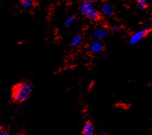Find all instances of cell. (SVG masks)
Here are the masks:
<instances>
[{
	"instance_id": "cell-9",
	"label": "cell",
	"mask_w": 152,
	"mask_h": 135,
	"mask_svg": "<svg viewBox=\"0 0 152 135\" xmlns=\"http://www.w3.org/2000/svg\"><path fill=\"white\" fill-rule=\"evenodd\" d=\"M102 12L105 15H110L113 13V10H112V8L108 5H105L104 6V7L102 8Z\"/></svg>"
},
{
	"instance_id": "cell-8",
	"label": "cell",
	"mask_w": 152,
	"mask_h": 135,
	"mask_svg": "<svg viewBox=\"0 0 152 135\" xmlns=\"http://www.w3.org/2000/svg\"><path fill=\"white\" fill-rule=\"evenodd\" d=\"M21 4L23 8L28 9V8H30L31 6H33L34 1L33 0H21Z\"/></svg>"
},
{
	"instance_id": "cell-7",
	"label": "cell",
	"mask_w": 152,
	"mask_h": 135,
	"mask_svg": "<svg viewBox=\"0 0 152 135\" xmlns=\"http://www.w3.org/2000/svg\"><path fill=\"white\" fill-rule=\"evenodd\" d=\"M81 41H82V36H81L80 35H76L75 36L72 38L70 45L72 47H76V46H77L80 43Z\"/></svg>"
},
{
	"instance_id": "cell-13",
	"label": "cell",
	"mask_w": 152,
	"mask_h": 135,
	"mask_svg": "<svg viewBox=\"0 0 152 135\" xmlns=\"http://www.w3.org/2000/svg\"><path fill=\"white\" fill-rule=\"evenodd\" d=\"M85 2H90V3H93L94 2H95V0H85Z\"/></svg>"
},
{
	"instance_id": "cell-16",
	"label": "cell",
	"mask_w": 152,
	"mask_h": 135,
	"mask_svg": "<svg viewBox=\"0 0 152 135\" xmlns=\"http://www.w3.org/2000/svg\"><path fill=\"white\" fill-rule=\"evenodd\" d=\"M151 26H152V19H151Z\"/></svg>"
},
{
	"instance_id": "cell-12",
	"label": "cell",
	"mask_w": 152,
	"mask_h": 135,
	"mask_svg": "<svg viewBox=\"0 0 152 135\" xmlns=\"http://www.w3.org/2000/svg\"><path fill=\"white\" fill-rule=\"evenodd\" d=\"M0 135H10V134L8 133L5 130H0Z\"/></svg>"
},
{
	"instance_id": "cell-1",
	"label": "cell",
	"mask_w": 152,
	"mask_h": 135,
	"mask_svg": "<svg viewBox=\"0 0 152 135\" xmlns=\"http://www.w3.org/2000/svg\"><path fill=\"white\" fill-rule=\"evenodd\" d=\"M33 91L32 84L29 82H22L14 86L12 89V98L16 102L26 101Z\"/></svg>"
},
{
	"instance_id": "cell-5",
	"label": "cell",
	"mask_w": 152,
	"mask_h": 135,
	"mask_svg": "<svg viewBox=\"0 0 152 135\" xmlns=\"http://www.w3.org/2000/svg\"><path fill=\"white\" fill-rule=\"evenodd\" d=\"M90 49L93 53L97 54L100 53L104 49V44L100 39H94L91 42L90 45Z\"/></svg>"
},
{
	"instance_id": "cell-15",
	"label": "cell",
	"mask_w": 152,
	"mask_h": 135,
	"mask_svg": "<svg viewBox=\"0 0 152 135\" xmlns=\"http://www.w3.org/2000/svg\"><path fill=\"white\" fill-rule=\"evenodd\" d=\"M98 135H107V134L105 133V132H101V133L99 134Z\"/></svg>"
},
{
	"instance_id": "cell-10",
	"label": "cell",
	"mask_w": 152,
	"mask_h": 135,
	"mask_svg": "<svg viewBox=\"0 0 152 135\" xmlns=\"http://www.w3.org/2000/svg\"><path fill=\"white\" fill-rule=\"evenodd\" d=\"M137 6L139 9H144L147 8L148 3H147L146 0H137Z\"/></svg>"
},
{
	"instance_id": "cell-14",
	"label": "cell",
	"mask_w": 152,
	"mask_h": 135,
	"mask_svg": "<svg viewBox=\"0 0 152 135\" xmlns=\"http://www.w3.org/2000/svg\"><path fill=\"white\" fill-rule=\"evenodd\" d=\"M113 30L118 31V30H119V28H118V27H114V28H113Z\"/></svg>"
},
{
	"instance_id": "cell-4",
	"label": "cell",
	"mask_w": 152,
	"mask_h": 135,
	"mask_svg": "<svg viewBox=\"0 0 152 135\" xmlns=\"http://www.w3.org/2000/svg\"><path fill=\"white\" fill-rule=\"evenodd\" d=\"M108 34V30L104 27H98L92 32V35L94 39H102Z\"/></svg>"
},
{
	"instance_id": "cell-2",
	"label": "cell",
	"mask_w": 152,
	"mask_h": 135,
	"mask_svg": "<svg viewBox=\"0 0 152 135\" xmlns=\"http://www.w3.org/2000/svg\"><path fill=\"white\" fill-rule=\"evenodd\" d=\"M80 11L83 15L89 18L91 20L97 21L100 18L99 12L93 6V3L87 2H83L80 5Z\"/></svg>"
},
{
	"instance_id": "cell-11",
	"label": "cell",
	"mask_w": 152,
	"mask_h": 135,
	"mask_svg": "<svg viewBox=\"0 0 152 135\" xmlns=\"http://www.w3.org/2000/svg\"><path fill=\"white\" fill-rule=\"evenodd\" d=\"M74 20H75V17L74 16H71V17L68 18L65 22V26H69V25H71L72 23L74 22Z\"/></svg>"
},
{
	"instance_id": "cell-6",
	"label": "cell",
	"mask_w": 152,
	"mask_h": 135,
	"mask_svg": "<svg viewBox=\"0 0 152 135\" xmlns=\"http://www.w3.org/2000/svg\"><path fill=\"white\" fill-rule=\"evenodd\" d=\"M83 135H95L94 125L91 122L88 121L84 124L83 128Z\"/></svg>"
},
{
	"instance_id": "cell-3",
	"label": "cell",
	"mask_w": 152,
	"mask_h": 135,
	"mask_svg": "<svg viewBox=\"0 0 152 135\" xmlns=\"http://www.w3.org/2000/svg\"><path fill=\"white\" fill-rule=\"evenodd\" d=\"M148 32V29H142V30H140L138 31V32H135L134 34L132 35V36L130 38V44H137V42H139L141 40H142L143 38L146 36Z\"/></svg>"
}]
</instances>
